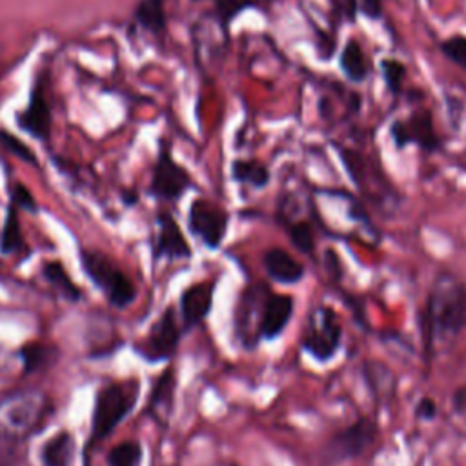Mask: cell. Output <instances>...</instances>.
Instances as JSON below:
<instances>
[{
  "label": "cell",
  "instance_id": "cell-19",
  "mask_svg": "<svg viewBox=\"0 0 466 466\" xmlns=\"http://www.w3.org/2000/svg\"><path fill=\"white\" fill-rule=\"evenodd\" d=\"M362 375L375 397L390 399L393 395L397 380H395L393 371L388 366H384L382 362H364Z\"/></svg>",
  "mask_w": 466,
  "mask_h": 466
},
{
  "label": "cell",
  "instance_id": "cell-26",
  "mask_svg": "<svg viewBox=\"0 0 466 466\" xmlns=\"http://www.w3.org/2000/svg\"><path fill=\"white\" fill-rule=\"evenodd\" d=\"M218 22L228 29L231 22L246 9L257 5V0H211Z\"/></svg>",
  "mask_w": 466,
  "mask_h": 466
},
{
  "label": "cell",
  "instance_id": "cell-7",
  "mask_svg": "<svg viewBox=\"0 0 466 466\" xmlns=\"http://www.w3.org/2000/svg\"><path fill=\"white\" fill-rule=\"evenodd\" d=\"M229 226V213L217 204L197 198L189 206L187 228L209 249H218Z\"/></svg>",
  "mask_w": 466,
  "mask_h": 466
},
{
  "label": "cell",
  "instance_id": "cell-10",
  "mask_svg": "<svg viewBox=\"0 0 466 466\" xmlns=\"http://www.w3.org/2000/svg\"><path fill=\"white\" fill-rule=\"evenodd\" d=\"M157 224H158V231H157L155 255L160 258H167V260L189 258L191 246L186 240L175 217L167 211H160L157 217Z\"/></svg>",
  "mask_w": 466,
  "mask_h": 466
},
{
  "label": "cell",
  "instance_id": "cell-29",
  "mask_svg": "<svg viewBox=\"0 0 466 466\" xmlns=\"http://www.w3.org/2000/svg\"><path fill=\"white\" fill-rule=\"evenodd\" d=\"M51 350H47L44 344H27L22 350V357H24V364L27 370H36L42 368L47 362Z\"/></svg>",
  "mask_w": 466,
  "mask_h": 466
},
{
  "label": "cell",
  "instance_id": "cell-6",
  "mask_svg": "<svg viewBox=\"0 0 466 466\" xmlns=\"http://www.w3.org/2000/svg\"><path fill=\"white\" fill-rule=\"evenodd\" d=\"M379 437V426L370 417H360L344 430L337 431L322 450L324 464H337L360 457Z\"/></svg>",
  "mask_w": 466,
  "mask_h": 466
},
{
  "label": "cell",
  "instance_id": "cell-1",
  "mask_svg": "<svg viewBox=\"0 0 466 466\" xmlns=\"http://www.w3.org/2000/svg\"><path fill=\"white\" fill-rule=\"evenodd\" d=\"M420 320L426 350L439 339L459 335L466 328V286L450 273H439Z\"/></svg>",
  "mask_w": 466,
  "mask_h": 466
},
{
  "label": "cell",
  "instance_id": "cell-11",
  "mask_svg": "<svg viewBox=\"0 0 466 466\" xmlns=\"http://www.w3.org/2000/svg\"><path fill=\"white\" fill-rule=\"evenodd\" d=\"M295 300L291 295L284 293H269L262 306V317H260V339L273 340L277 339L289 324L293 315Z\"/></svg>",
  "mask_w": 466,
  "mask_h": 466
},
{
  "label": "cell",
  "instance_id": "cell-31",
  "mask_svg": "<svg viewBox=\"0 0 466 466\" xmlns=\"http://www.w3.org/2000/svg\"><path fill=\"white\" fill-rule=\"evenodd\" d=\"M388 133H390V138H391L395 149H399V151L404 149V147H408V146L411 144V138H410V133H408V127H406L404 118H395V120L390 124Z\"/></svg>",
  "mask_w": 466,
  "mask_h": 466
},
{
  "label": "cell",
  "instance_id": "cell-33",
  "mask_svg": "<svg viewBox=\"0 0 466 466\" xmlns=\"http://www.w3.org/2000/svg\"><path fill=\"white\" fill-rule=\"evenodd\" d=\"M415 417L419 420H433L437 417V402L431 397H422L415 404Z\"/></svg>",
  "mask_w": 466,
  "mask_h": 466
},
{
  "label": "cell",
  "instance_id": "cell-32",
  "mask_svg": "<svg viewBox=\"0 0 466 466\" xmlns=\"http://www.w3.org/2000/svg\"><path fill=\"white\" fill-rule=\"evenodd\" d=\"M357 11L370 20H380L384 15L382 0H355Z\"/></svg>",
  "mask_w": 466,
  "mask_h": 466
},
{
  "label": "cell",
  "instance_id": "cell-3",
  "mask_svg": "<svg viewBox=\"0 0 466 466\" xmlns=\"http://www.w3.org/2000/svg\"><path fill=\"white\" fill-rule=\"evenodd\" d=\"M140 386L137 380L113 382L100 390L93 411V439H104L133 410Z\"/></svg>",
  "mask_w": 466,
  "mask_h": 466
},
{
  "label": "cell",
  "instance_id": "cell-22",
  "mask_svg": "<svg viewBox=\"0 0 466 466\" xmlns=\"http://www.w3.org/2000/svg\"><path fill=\"white\" fill-rule=\"evenodd\" d=\"M380 75L384 80V86L391 96H399L402 93V86L408 75L406 64L397 58H382L380 60Z\"/></svg>",
  "mask_w": 466,
  "mask_h": 466
},
{
  "label": "cell",
  "instance_id": "cell-21",
  "mask_svg": "<svg viewBox=\"0 0 466 466\" xmlns=\"http://www.w3.org/2000/svg\"><path fill=\"white\" fill-rule=\"evenodd\" d=\"M73 437L67 431L53 435L42 448V461L46 466H67L73 457Z\"/></svg>",
  "mask_w": 466,
  "mask_h": 466
},
{
  "label": "cell",
  "instance_id": "cell-34",
  "mask_svg": "<svg viewBox=\"0 0 466 466\" xmlns=\"http://www.w3.org/2000/svg\"><path fill=\"white\" fill-rule=\"evenodd\" d=\"M13 204H15L16 208H25V209H29V211H35V209H36V204H35L31 193H29L22 184H16V186H15Z\"/></svg>",
  "mask_w": 466,
  "mask_h": 466
},
{
  "label": "cell",
  "instance_id": "cell-23",
  "mask_svg": "<svg viewBox=\"0 0 466 466\" xmlns=\"http://www.w3.org/2000/svg\"><path fill=\"white\" fill-rule=\"evenodd\" d=\"M16 206L9 208L4 229H2V240H0V248L4 253H16L22 246H24V238H22V231H20V224H18V213H16Z\"/></svg>",
  "mask_w": 466,
  "mask_h": 466
},
{
  "label": "cell",
  "instance_id": "cell-17",
  "mask_svg": "<svg viewBox=\"0 0 466 466\" xmlns=\"http://www.w3.org/2000/svg\"><path fill=\"white\" fill-rule=\"evenodd\" d=\"M231 178L237 184L249 186L253 189H264L269 184V169L257 158H235L229 169Z\"/></svg>",
  "mask_w": 466,
  "mask_h": 466
},
{
  "label": "cell",
  "instance_id": "cell-28",
  "mask_svg": "<svg viewBox=\"0 0 466 466\" xmlns=\"http://www.w3.org/2000/svg\"><path fill=\"white\" fill-rule=\"evenodd\" d=\"M442 56H446L451 64L461 69H466V36L464 35H451L450 38L439 44Z\"/></svg>",
  "mask_w": 466,
  "mask_h": 466
},
{
  "label": "cell",
  "instance_id": "cell-35",
  "mask_svg": "<svg viewBox=\"0 0 466 466\" xmlns=\"http://www.w3.org/2000/svg\"><path fill=\"white\" fill-rule=\"evenodd\" d=\"M451 408L455 413L464 415L466 413V384L459 386L453 393H451Z\"/></svg>",
  "mask_w": 466,
  "mask_h": 466
},
{
  "label": "cell",
  "instance_id": "cell-37",
  "mask_svg": "<svg viewBox=\"0 0 466 466\" xmlns=\"http://www.w3.org/2000/svg\"><path fill=\"white\" fill-rule=\"evenodd\" d=\"M13 453L9 450L0 448V466H13Z\"/></svg>",
  "mask_w": 466,
  "mask_h": 466
},
{
  "label": "cell",
  "instance_id": "cell-18",
  "mask_svg": "<svg viewBox=\"0 0 466 466\" xmlns=\"http://www.w3.org/2000/svg\"><path fill=\"white\" fill-rule=\"evenodd\" d=\"M175 384H177L175 373H173V370L169 368V370H166V371L158 377V380H157V384H155V388H153V391H151L149 411H151L153 417H155L157 420H160V422H166V420L169 419L171 410H173Z\"/></svg>",
  "mask_w": 466,
  "mask_h": 466
},
{
  "label": "cell",
  "instance_id": "cell-36",
  "mask_svg": "<svg viewBox=\"0 0 466 466\" xmlns=\"http://www.w3.org/2000/svg\"><path fill=\"white\" fill-rule=\"evenodd\" d=\"M324 258H326V271L333 277V279H339L340 277V266H339V258L335 255V251L328 249L324 253Z\"/></svg>",
  "mask_w": 466,
  "mask_h": 466
},
{
  "label": "cell",
  "instance_id": "cell-12",
  "mask_svg": "<svg viewBox=\"0 0 466 466\" xmlns=\"http://www.w3.org/2000/svg\"><path fill=\"white\" fill-rule=\"evenodd\" d=\"M213 295H215V280L197 282L182 291L180 313L186 328H193L208 317L213 306Z\"/></svg>",
  "mask_w": 466,
  "mask_h": 466
},
{
  "label": "cell",
  "instance_id": "cell-30",
  "mask_svg": "<svg viewBox=\"0 0 466 466\" xmlns=\"http://www.w3.org/2000/svg\"><path fill=\"white\" fill-rule=\"evenodd\" d=\"M0 144H2L4 149H7L11 155H16V157H20V158H24V160L35 162L33 151H31L22 140L15 138L13 135H9V133H5V131H0Z\"/></svg>",
  "mask_w": 466,
  "mask_h": 466
},
{
  "label": "cell",
  "instance_id": "cell-5",
  "mask_svg": "<svg viewBox=\"0 0 466 466\" xmlns=\"http://www.w3.org/2000/svg\"><path fill=\"white\" fill-rule=\"evenodd\" d=\"M82 266L113 306L124 308L135 300L133 282L104 253L82 251Z\"/></svg>",
  "mask_w": 466,
  "mask_h": 466
},
{
  "label": "cell",
  "instance_id": "cell-9",
  "mask_svg": "<svg viewBox=\"0 0 466 466\" xmlns=\"http://www.w3.org/2000/svg\"><path fill=\"white\" fill-rule=\"evenodd\" d=\"M180 339V329L177 324L175 309L167 308L153 324L149 329V335L142 346V353L149 360H164L169 359L178 344Z\"/></svg>",
  "mask_w": 466,
  "mask_h": 466
},
{
  "label": "cell",
  "instance_id": "cell-27",
  "mask_svg": "<svg viewBox=\"0 0 466 466\" xmlns=\"http://www.w3.org/2000/svg\"><path fill=\"white\" fill-rule=\"evenodd\" d=\"M140 459H142V448L138 442H133V441H126L115 446L109 453L111 466H140Z\"/></svg>",
  "mask_w": 466,
  "mask_h": 466
},
{
  "label": "cell",
  "instance_id": "cell-25",
  "mask_svg": "<svg viewBox=\"0 0 466 466\" xmlns=\"http://www.w3.org/2000/svg\"><path fill=\"white\" fill-rule=\"evenodd\" d=\"M286 231L293 248L302 255H311L315 251V235L308 222H291L286 226Z\"/></svg>",
  "mask_w": 466,
  "mask_h": 466
},
{
  "label": "cell",
  "instance_id": "cell-4",
  "mask_svg": "<svg viewBox=\"0 0 466 466\" xmlns=\"http://www.w3.org/2000/svg\"><path fill=\"white\" fill-rule=\"evenodd\" d=\"M342 342V326L331 308L320 306L311 311L300 348L319 362L331 360Z\"/></svg>",
  "mask_w": 466,
  "mask_h": 466
},
{
  "label": "cell",
  "instance_id": "cell-20",
  "mask_svg": "<svg viewBox=\"0 0 466 466\" xmlns=\"http://www.w3.org/2000/svg\"><path fill=\"white\" fill-rule=\"evenodd\" d=\"M135 18L149 33L153 35L164 33L167 25L164 0H140L135 9Z\"/></svg>",
  "mask_w": 466,
  "mask_h": 466
},
{
  "label": "cell",
  "instance_id": "cell-16",
  "mask_svg": "<svg viewBox=\"0 0 466 466\" xmlns=\"http://www.w3.org/2000/svg\"><path fill=\"white\" fill-rule=\"evenodd\" d=\"M339 67H340L342 75L353 84H360L368 78V75H370L368 58H366L362 46L355 38H350L342 46V51L339 56Z\"/></svg>",
  "mask_w": 466,
  "mask_h": 466
},
{
  "label": "cell",
  "instance_id": "cell-8",
  "mask_svg": "<svg viewBox=\"0 0 466 466\" xmlns=\"http://www.w3.org/2000/svg\"><path fill=\"white\" fill-rule=\"evenodd\" d=\"M193 186V178L184 166H180L173 157L169 147L164 144L160 147L158 158L153 167L151 178V193L167 202L178 200L189 187Z\"/></svg>",
  "mask_w": 466,
  "mask_h": 466
},
{
  "label": "cell",
  "instance_id": "cell-13",
  "mask_svg": "<svg viewBox=\"0 0 466 466\" xmlns=\"http://www.w3.org/2000/svg\"><path fill=\"white\" fill-rule=\"evenodd\" d=\"M262 268L266 275L279 284H297L304 279L306 268L293 255L282 248H269L262 255Z\"/></svg>",
  "mask_w": 466,
  "mask_h": 466
},
{
  "label": "cell",
  "instance_id": "cell-14",
  "mask_svg": "<svg viewBox=\"0 0 466 466\" xmlns=\"http://www.w3.org/2000/svg\"><path fill=\"white\" fill-rule=\"evenodd\" d=\"M18 124L33 137L47 140L51 131V111L46 100V93L44 89H40V86L33 87L27 107L18 115Z\"/></svg>",
  "mask_w": 466,
  "mask_h": 466
},
{
  "label": "cell",
  "instance_id": "cell-2",
  "mask_svg": "<svg viewBox=\"0 0 466 466\" xmlns=\"http://www.w3.org/2000/svg\"><path fill=\"white\" fill-rule=\"evenodd\" d=\"M49 402L36 391L9 393L0 400V439L22 441L46 422Z\"/></svg>",
  "mask_w": 466,
  "mask_h": 466
},
{
  "label": "cell",
  "instance_id": "cell-15",
  "mask_svg": "<svg viewBox=\"0 0 466 466\" xmlns=\"http://www.w3.org/2000/svg\"><path fill=\"white\" fill-rule=\"evenodd\" d=\"M411 144L419 146L426 153H435L441 149L442 140L433 126V115L430 109L411 111L408 118H404Z\"/></svg>",
  "mask_w": 466,
  "mask_h": 466
},
{
  "label": "cell",
  "instance_id": "cell-24",
  "mask_svg": "<svg viewBox=\"0 0 466 466\" xmlns=\"http://www.w3.org/2000/svg\"><path fill=\"white\" fill-rule=\"evenodd\" d=\"M44 275L46 279L62 293L66 295L69 300H76L80 297L78 288L71 282L67 271L64 269V266L60 262H47L44 266Z\"/></svg>",
  "mask_w": 466,
  "mask_h": 466
}]
</instances>
